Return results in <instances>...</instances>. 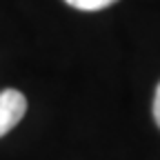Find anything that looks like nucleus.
<instances>
[{"mask_svg":"<svg viewBox=\"0 0 160 160\" xmlns=\"http://www.w3.org/2000/svg\"><path fill=\"white\" fill-rule=\"evenodd\" d=\"M27 111V98L16 91V89H5L0 91V138L7 136Z\"/></svg>","mask_w":160,"mask_h":160,"instance_id":"nucleus-1","label":"nucleus"},{"mask_svg":"<svg viewBox=\"0 0 160 160\" xmlns=\"http://www.w3.org/2000/svg\"><path fill=\"white\" fill-rule=\"evenodd\" d=\"M65 2L73 9H80V11H100V9L111 7L118 0H65Z\"/></svg>","mask_w":160,"mask_h":160,"instance_id":"nucleus-2","label":"nucleus"},{"mask_svg":"<svg viewBox=\"0 0 160 160\" xmlns=\"http://www.w3.org/2000/svg\"><path fill=\"white\" fill-rule=\"evenodd\" d=\"M153 120H156V125L160 129V82L156 87V96H153Z\"/></svg>","mask_w":160,"mask_h":160,"instance_id":"nucleus-3","label":"nucleus"}]
</instances>
